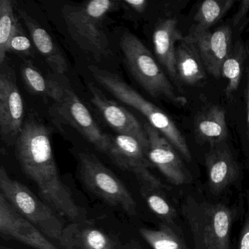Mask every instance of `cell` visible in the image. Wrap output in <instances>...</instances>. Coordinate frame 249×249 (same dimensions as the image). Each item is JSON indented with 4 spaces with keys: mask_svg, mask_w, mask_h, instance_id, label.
Returning <instances> with one entry per match:
<instances>
[{
    "mask_svg": "<svg viewBox=\"0 0 249 249\" xmlns=\"http://www.w3.org/2000/svg\"><path fill=\"white\" fill-rule=\"evenodd\" d=\"M16 155L24 174L58 214L72 223H89L69 188L62 182L55 161L51 132L41 122L27 119L15 142Z\"/></svg>",
    "mask_w": 249,
    "mask_h": 249,
    "instance_id": "cell-1",
    "label": "cell"
},
{
    "mask_svg": "<svg viewBox=\"0 0 249 249\" xmlns=\"http://www.w3.org/2000/svg\"><path fill=\"white\" fill-rule=\"evenodd\" d=\"M94 79L117 100L142 113L148 124L164 135L186 161L192 160V154L186 138L176 124L162 110L144 98L135 89L117 74L95 66H90Z\"/></svg>",
    "mask_w": 249,
    "mask_h": 249,
    "instance_id": "cell-2",
    "label": "cell"
},
{
    "mask_svg": "<svg viewBox=\"0 0 249 249\" xmlns=\"http://www.w3.org/2000/svg\"><path fill=\"white\" fill-rule=\"evenodd\" d=\"M120 3L110 0H93L81 6H66L62 10L71 37L83 51L97 60L111 54L103 21Z\"/></svg>",
    "mask_w": 249,
    "mask_h": 249,
    "instance_id": "cell-3",
    "label": "cell"
},
{
    "mask_svg": "<svg viewBox=\"0 0 249 249\" xmlns=\"http://www.w3.org/2000/svg\"><path fill=\"white\" fill-rule=\"evenodd\" d=\"M195 249H230L232 212L221 203L188 197L182 207Z\"/></svg>",
    "mask_w": 249,
    "mask_h": 249,
    "instance_id": "cell-4",
    "label": "cell"
},
{
    "mask_svg": "<svg viewBox=\"0 0 249 249\" xmlns=\"http://www.w3.org/2000/svg\"><path fill=\"white\" fill-rule=\"evenodd\" d=\"M119 44L131 75L151 97L166 99L178 106L187 103L186 97L176 94L173 85L151 52L138 37L130 32H125Z\"/></svg>",
    "mask_w": 249,
    "mask_h": 249,
    "instance_id": "cell-5",
    "label": "cell"
},
{
    "mask_svg": "<svg viewBox=\"0 0 249 249\" xmlns=\"http://www.w3.org/2000/svg\"><path fill=\"white\" fill-rule=\"evenodd\" d=\"M0 194L45 235L59 241L65 229L60 219L25 185L11 178L3 166L0 169Z\"/></svg>",
    "mask_w": 249,
    "mask_h": 249,
    "instance_id": "cell-6",
    "label": "cell"
},
{
    "mask_svg": "<svg viewBox=\"0 0 249 249\" xmlns=\"http://www.w3.org/2000/svg\"><path fill=\"white\" fill-rule=\"evenodd\" d=\"M80 175L84 186L112 206L130 215L137 213V204L125 185L94 154L81 153Z\"/></svg>",
    "mask_w": 249,
    "mask_h": 249,
    "instance_id": "cell-7",
    "label": "cell"
},
{
    "mask_svg": "<svg viewBox=\"0 0 249 249\" xmlns=\"http://www.w3.org/2000/svg\"><path fill=\"white\" fill-rule=\"evenodd\" d=\"M107 156L120 168L133 173L144 187L152 189L164 187L150 170L153 164L148 159V149L133 137L119 134L112 136Z\"/></svg>",
    "mask_w": 249,
    "mask_h": 249,
    "instance_id": "cell-8",
    "label": "cell"
},
{
    "mask_svg": "<svg viewBox=\"0 0 249 249\" xmlns=\"http://www.w3.org/2000/svg\"><path fill=\"white\" fill-rule=\"evenodd\" d=\"M55 104L58 114L67 124L75 128L98 151L108 154L112 136L102 130L89 109L72 89H64L63 97Z\"/></svg>",
    "mask_w": 249,
    "mask_h": 249,
    "instance_id": "cell-9",
    "label": "cell"
},
{
    "mask_svg": "<svg viewBox=\"0 0 249 249\" xmlns=\"http://www.w3.org/2000/svg\"><path fill=\"white\" fill-rule=\"evenodd\" d=\"M24 106L22 97L11 71L0 74V132L8 144L17 141L24 126Z\"/></svg>",
    "mask_w": 249,
    "mask_h": 249,
    "instance_id": "cell-10",
    "label": "cell"
},
{
    "mask_svg": "<svg viewBox=\"0 0 249 249\" xmlns=\"http://www.w3.org/2000/svg\"><path fill=\"white\" fill-rule=\"evenodd\" d=\"M143 126L148 136V157L153 165L174 184L189 183V173L176 148L150 124L144 123Z\"/></svg>",
    "mask_w": 249,
    "mask_h": 249,
    "instance_id": "cell-11",
    "label": "cell"
},
{
    "mask_svg": "<svg viewBox=\"0 0 249 249\" xmlns=\"http://www.w3.org/2000/svg\"><path fill=\"white\" fill-rule=\"evenodd\" d=\"M89 89L91 103L110 127L119 135L133 137L148 150V136L143 124L123 106L107 98L94 84H89Z\"/></svg>",
    "mask_w": 249,
    "mask_h": 249,
    "instance_id": "cell-12",
    "label": "cell"
},
{
    "mask_svg": "<svg viewBox=\"0 0 249 249\" xmlns=\"http://www.w3.org/2000/svg\"><path fill=\"white\" fill-rule=\"evenodd\" d=\"M0 232L35 249H60L44 234L23 217L0 194Z\"/></svg>",
    "mask_w": 249,
    "mask_h": 249,
    "instance_id": "cell-13",
    "label": "cell"
},
{
    "mask_svg": "<svg viewBox=\"0 0 249 249\" xmlns=\"http://www.w3.org/2000/svg\"><path fill=\"white\" fill-rule=\"evenodd\" d=\"M189 36L196 44L206 71L215 78L221 76L223 63L231 51V29L224 26L213 33H191Z\"/></svg>",
    "mask_w": 249,
    "mask_h": 249,
    "instance_id": "cell-14",
    "label": "cell"
},
{
    "mask_svg": "<svg viewBox=\"0 0 249 249\" xmlns=\"http://www.w3.org/2000/svg\"><path fill=\"white\" fill-rule=\"evenodd\" d=\"M205 166L208 183L213 193H221L238 177V166L224 142L211 145L205 154Z\"/></svg>",
    "mask_w": 249,
    "mask_h": 249,
    "instance_id": "cell-15",
    "label": "cell"
},
{
    "mask_svg": "<svg viewBox=\"0 0 249 249\" xmlns=\"http://www.w3.org/2000/svg\"><path fill=\"white\" fill-rule=\"evenodd\" d=\"M18 14L28 29L36 49L44 58L51 69L60 75L66 73L68 70L66 56L49 33L25 11L18 10Z\"/></svg>",
    "mask_w": 249,
    "mask_h": 249,
    "instance_id": "cell-16",
    "label": "cell"
},
{
    "mask_svg": "<svg viewBox=\"0 0 249 249\" xmlns=\"http://www.w3.org/2000/svg\"><path fill=\"white\" fill-rule=\"evenodd\" d=\"M183 38L175 18H167L160 22L153 35L156 55L170 76L176 81H178L176 68V45Z\"/></svg>",
    "mask_w": 249,
    "mask_h": 249,
    "instance_id": "cell-17",
    "label": "cell"
},
{
    "mask_svg": "<svg viewBox=\"0 0 249 249\" xmlns=\"http://www.w3.org/2000/svg\"><path fill=\"white\" fill-rule=\"evenodd\" d=\"M176 68L178 81L194 86L205 79V68L199 50L189 36L176 45Z\"/></svg>",
    "mask_w": 249,
    "mask_h": 249,
    "instance_id": "cell-18",
    "label": "cell"
},
{
    "mask_svg": "<svg viewBox=\"0 0 249 249\" xmlns=\"http://www.w3.org/2000/svg\"><path fill=\"white\" fill-rule=\"evenodd\" d=\"M58 242L64 249H114L113 241L89 223H71Z\"/></svg>",
    "mask_w": 249,
    "mask_h": 249,
    "instance_id": "cell-19",
    "label": "cell"
},
{
    "mask_svg": "<svg viewBox=\"0 0 249 249\" xmlns=\"http://www.w3.org/2000/svg\"><path fill=\"white\" fill-rule=\"evenodd\" d=\"M195 132L201 142L211 145L224 142L228 137L225 110L214 105L204 108L195 118Z\"/></svg>",
    "mask_w": 249,
    "mask_h": 249,
    "instance_id": "cell-20",
    "label": "cell"
},
{
    "mask_svg": "<svg viewBox=\"0 0 249 249\" xmlns=\"http://www.w3.org/2000/svg\"><path fill=\"white\" fill-rule=\"evenodd\" d=\"M21 77L30 92L43 97H50L55 103H58L64 95V89L59 83L45 78L30 62L23 64Z\"/></svg>",
    "mask_w": 249,
    "mask_h": 249,
    "instance_id": "cell-21",
    "label": "cell"
},
{
    "mask_svg": "<svg viewBox=\"0 0 249 249\" xmlns=\"http://www.w3.org/2000/svg\"><path fill=\"white\" fill-rule=\"evenodd\" d=\"M234 3V0H206L202 2L195 14V27L191 33L208 31L223 18Z\"/></svg>",
    "mask_w": 249,
    "mask_h": 249,
    "instance_id": "cell-22",
    "label": "cell"
},
{
    "mask_svg": "<svg viewBox=\"0 0 249 249\" xmlns=\"http://www.w3.org/2000/svg\"><path fill=\"white\" fill-rule=\"evenodd\" d=\"M247 56V52L243 45L239 43L231 49L221 68V75L227 80L225 94L227 97L232 95L237 91L241 79L243 64Z\"/></svg>",
    "mask_w": 249,
    "mask_h": 249,
    "instance_id": "cell-23",
    "label": "cell"
},
{
    "mask_svg": "<svg viewBox=\"0 0 249 249\" xmlns=\"http://www.w3.org/2000/svg\"><path fill=\"white\" fill-rule=\"evenodd\" d=\"M20 22L14 11L11 0L0 1V65H3L8 53V43Z\"/></svg>",
    "mask_w": 249,
    "mask_h": 249,
    "instance_id": "cell-24",
    "label": "cell"
},
{
    "mask_svg": "<svg viewBox=\"0 0 249 249\" xmlns=\"http://www.w3.org/2000/svg\"><path fill=\"white\" fill-rule=\"evenodd\" d=\"M140 233L153 249H187L182 239L165 224L157 230L141 229Z\"/></svg>",
    "mask_w": 249,
    "mask_h": 249,
    "instance_id": "cell-25",
    "label": "cell"
},
{
    "mask_svg": "<svg viewBox=\"0 0 249 249\" xmlns=\"http://www.w3.org/2000/svg\"><path fill=\"white\" fill-rule=\"evenodd\" d=\"M154 190L155 189L145 187V192L142 193L148 207L160 218L171 221L176 215L175 210L161 195Z\"/></svg>",
    "mask_w": 249,
    "mask_h": 249,
    "instance_id": "cell-26",
    "label": "cell"
},
{
    "mask_svg": "<svg viewBox=\"0 0 249 249\" xmlns=\"http://www.w3.org/2000/svg\"><path fill=\"white\" fill-rule=\"evenodd\" d=\"M7 52L8 53L12 52L28 56H33L34 54L31 40L24 33L21 24L17 27L12 37L10 39Z\"/></svg>",
    "mask_w": 249,
    "mask_h": 249,
    "instance_id": "cell-27",
    "label": "cell"
},
{
    "mask_svg": "<svg viewBox=\"0 0 249 249\" xmlns=\"http://www.w3.org/2000/svg\"><path fill=\"white\" fill-rule=\"evenodd\" d=\"M237 249H249V211L240 232Z\"/></svg>",
    "mask_w": 249,
    "mask_h": 249,
    "instance_id": "cell-28",
    "label": "cell"
},
{
    "mask_svg": "<svg viewBox=\"0 0 249 249\" xmlns=\"http://www.w3.org/2000/svg\"><path fill=\"white\" fill-rule=\"evenodd\" d=\"M122 3L129 7L135 12L143 13L146 9L148 2L145 0H139V1H124Z\"/></svg>",
    "mask_w": 249,
    "mask_h": 249,
    "instance_id": "cell-29",
    "label": "cell"
},
{
    "mask_svg": "<svg viewBox=\"0 0 249 249\" xmlns=\"http://www.w3.org/2000/svg\"><path fill=\"white\" fill-rule=\"evenodd\" d=\"M249 11V0H246V1H242L240 2V6H239L238 11L237 14L234 17V24H238L239 21L244 18L245 16L247 14Z\"/></svg>",
    "mask_w": 249,
    "mask_h": 249,
    "instance_id": "cell-30",
    "label": "cell"
},
{
    "mask_svg": "<svg viewBox=\"0 0 249 249\" xmlns=\"http://www.w3.org/2000/svg\"><path fill=\"white\" fill-rule=\"evenodd\" d=\"M246 103H247L248 126L249 134V70L247 72V84H246Z\"/></svg>",
    "mask_w": 249,
    "mask_h": 249,
    "instance_id": "cell-31",
    "label": "cell"
}]
</instances>
